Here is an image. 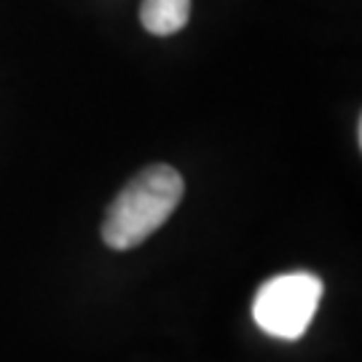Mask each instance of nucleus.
<instances>
[{
	"instance_id": "3",
	"label": "nucleus",
	"mask_w": 362,
	"mask_h": 362,
	"mask_svg": "<svg viewBox=\"0 0 362 362\" xmlns=\"http://www.w3.org/2000/svg\"><path fill=\"white\" fill-rule=\"evenodd\" d=\"M191 19V0H143L140 22L151 35L167 38L180 33Z\"/></svg>"
},
{
	"instance_id": "2",
	"label": "nucleus",
	"mask_w": 362,
	"mask_h": 362,
	"mask_svg": "<svg viewBox=\"0 0 362 362\" xmlns=\"http://www.w3.org/2000/svg\"><path fill=\"white\" fill-rule=\"evenodd\" d=\"M325 285L311 272L276 274L263 282L252 300V320L263 333L279 341H298L311 327Z\"/></svg>"
},
{
	"instance_id": "1",
	"label": "nucleus",
	"mask_w": 362,
	"mask_h": 362,
	"mask_svg": "<svg viewBox=\"0 0 362 362\" xmlns=\"http://www.w3.org/2000/svg\"><path fill=\"white\" fill-rule=\"evenodd\" d=\"M182 194L185 182L175 167H145L110 202L103 220V242L118 252L143 245L180 207Z\"/></svg>"
}]
</instances>
